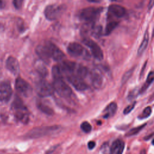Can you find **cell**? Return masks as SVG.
Listing matches in <instances>:
<instances>
[{
  "instance_id": "cell-1",
  "label": "cell",
  "mask_w": 154,
  "mask_h": 154,
  "mask_svg": "<svg viewBox=\"0 0 154 154\" xmlns=\"http://www.w3.org/2000/svg\"><path fill=\"white\" fill-rule=\"evenodd\" d=\"M61 130V127L58 125L36 127L28 131L25 136L28 138H38L57 134Z\"/></svg>"
},
{
  "instance_id": "cell-5",
  "label": "cell",
  "mask_w": 154,
  "mask_h": 154,
  "mask_svg": "<svg viewBox=\"0 0 154 154\" xmlns=\"http://www.w3.org/2000/svg\"><path fill=\"white\" fill-rule=\"evenodd\" d=\"M54 91L63 98H69L72 94L71 88L63 79H54L52 84Z\"/></svg>"
},
{
  "instance_id": "cell-12",
  "label": "cell",
  "mask_w": 154,
  "mask_h": 154,
  "mask_svg": "<svg viewBox=\"0 0 154 154\" xmlns=\"http://www.w3.org/2000/svg\"><path fill=\"white\" fill-rule=\"evenodd\" d=\"M66 79L76 90L84 91L88 87L87 84L84 81V80L76 76L69 75L66 76Z\"/></svg>"
},
{
  "instance_id": "cell-34",
  "label": "cell",
  "mask_w": 154,
  "mask_h": 154,
  "mask_svg": "<svg viewBox=\"0 0 154 154\" xmlns=\"http://www.w3.org/2000/svg\"><path fill=\"white\" fill-rule=\"evenodd\" d=\"M149 5V10H150V9H151V8L153 6V1H150Z\"/></svg>"
},
{
  "instance_id": "cell-21",
  "label": "cell",
  "mask_w": 154,
  "mask_h": 154,
  "mask_svg": "<svg viewBox=\"0 0 154 154\" xmlns=\"http://www.w3.org/2000/svg\"><path fill=\"white\" fill-rule=\"evenodd\" d=\"M153 79H154V74H153V72L152 71L148 74L146 82L144 84V85L141 88V89L139 90V94H143V93H144L146 91V90L148 88V87L153 82Z\"/></svg>"
},
{
  "instance_id": "cell-29",
  "label": "cell",
  "mask_w": 154,
  "mask_h": 154,
  "mask_svg": "<svg viewBox=\"0 0 154 154\" xmlns=\"http://www.w3.org/2000/svg\"><path fill=\"white\" fill-rule=\"evenodd\" d=\"M139 94V90H137V88L134 89L132 91H131L128 96V99L129 100H131L134 99L137 95Z\"/></svg>"
},
{
  "instance_id": "cell-33",
  "label": "cell",
  "mask_w": 154,
  "mask_h": 154,
  "mask_svg": "<svg viewBox=\"0 0 154 154\" xmlns=\"http://www.w3.org/2000/svg\"><path fill=\"white\" fill-rule=\"evenodd\" d=\"M5 6V1H2V0H0V9L4 8Z\"/></svg>"
},
{
  "instance_id": "cell-6",
  "label": "cell",
  "mask_w": 154,
  "mask_h": 154,
  "mask_svg": "<svg viewBox=\"0 0 154 154\" xmlns=\"http://www.w3.org/2000/svg\"><path fill=\"white\" fill-rule=\"evenodd\" d=\"M35 91L38 96L46 97L52 96L54 90L52 84L45 79H40L35 84Z\"/></svg>"
},
{
  "instance_id": "cell-9",
  "label": "cell",
  "mask_w": 154,
  "mask_h": 154,
  "mask_svg": "<svg viewBox=\"0 0 154 154\" xmlns=\"http://www.w3.org/2000/svg\"><path fill=\"white\" fill-rule=\"evenodd\" d=\"M83 43L88 47L90 49L92 55L98 60H102L103 57V54L100 47L92 39L85 37L82 40Z\"/></svg>"
},
{
  "instance_id": "cell-25",
  "label": "cell",
  "mask_w": 154,
  "mask_h": 154,
  "mask_svg": "<svg viewBox=\"0 0 154 154\" xmlns=\"http://www.w3.org/2000/svg\"><path fill=\"white\" fill-rule=\"evenodd\" d=\"M146 124H143V125H142L138 126H137V127H135V128H134L130 129V130L125 134V136H126V137H131V136L137 135V134H138V133L146 126Z\"/></svg>"
},
{
  "instance_id": "cell-18",
  "label": "cell",
  "mask_w": 154,
  "mask_h": 154,
  "mask_svg": "<svg viewBox=\"0 0 154 154\" xmlns=\"http://www.w3.org/2000/svg\"><path fill=\"white\" fill-rule=\"evenodd\" d=\"M117 109V106L116 103L114 102L110 103L103 111V113H104L103 116V118L108 119L110 117L113 116L116 114Z\"/></svg>"
},
{
  "instance_id": "cell-19",
  "label": "cell",
  "mask_w": 154,
  "mask_h": 154,
  "mask_svg": "<svg viewBox=\"0 0 154 154\" xmlns=\"http://www.w3.org/2000/svg\"><path fill=\"white\" fill-rule=\"evenodd\" d=\"M149 32L148 31L146 30L144 34V37H143V39L141 42V45H140L138 49V55H141L143 52L146 50L147 45H148V43H149Z\"/></svg>"
},
{
  "instance_id": "cell-8",
  "label": "cell",
  "mask_w": 154,
  "mask_h": 154,
  "mask_svg": "<svg viewBox=\"0 0 154 154\" xmlns=\"http://www.w3.org/2000/svg\"><path fill=\"white\" fill-rule=\"evenodd\" d=\"M15 87L18 93L24 97H30L32 94L33 89L31 85L21 78H17L16 79Z\"/></svg>"
},
{
  "instance_id": "cell-27",
  "label": "cell",
  "mask_w": 154,
  "mask_h": 154,
  "mask_svg": "<svg viewBox=\"0 0 154 154\" xmlns=\"http://www.w3.org/2000/svg\"><path fill=\"white\" fill-rule=\"evenodd\" d=\"M134 69H135V68L133 67V68H132L131 69L129 70L128 72H126L124 74V75H123V77H122V81H121V82H122V84H123L126 83V81L131 78V76H132V73H133V72H134Z\"/></svg>"
},
{
  "instance_id": "cell-10",
  "label": "cell",
  "mask_w": 154,
  "mask_h": 154,
  "mask_svg": "<svg viewBox=\"0 0 154 154\" xmlns=\"http://www.w3.org/2000/svg\"><path fill=\"white\" fill-rule=\"evenodd\" d=\"M45 44L48 50L51 58H52L56 61H60L65 57V54L54 43L51 42H47Z\"/></svg>"
},
{
  "instance_id": "cell-4",
  "label": "cell",
  "mask_w": 154,
  "mask_h": 154,
  "mask_svg": "<svg viewBox=\"0 0 154 154\" xmlns=\"http://www.w3.org/2000/svg\"><path fill=\"white\" fill-rule=\"evenodd\" d=\"M66 9L64 4H52L48 5L44 11L46 18L49 20H55L60 18Z\"/></svg>"
},
{
  "instance_id": "cell-13",
  "label": "cell",
  "mask_w": 154,
  "mask_h": 154,
  "mask_svg": "<svg viewBox=\"0 0 154 154\" xmlns=\"http://www.w3.org/2000/svg\"><path fill=\"white\" fill-rule=\"evenodd\" d=\"M35 53L37 56L40 58L43 63L48 64L50 62L51 57L49 56L48 50L45 45H38L35 48Z\"/></svg>"
},
{
  "instance_id": "cell-17",
  "label": "cell",
  "mask_w": 154,
  "mask_h": 154,
  "mask_svg": "<svg viewBox=\"0 0 154 154\" xmlns=\"http://www.w3.org/2000/svg\"><path fill=\"white\" fill-rule=\"evenodd\" d=\"M91 81L93 86L95 88H99L103 84V78L100 73L96 72H93L90 74Z\"/></svg>"
},
{
  "instance_id": "cell-20",
  "label": "cell",
  "mask_w": 154,
  "mask_h": 154,
  "mask_svg": "<svg viewBox=\"0 0 154 154\" xmlns=\"http://www.w3.org/2000/svg\"><path fill=\"white\" fill-rule=\"evenodd\" d=\"M37 106L42 112L45 113V114L52 116L54 113L53 109L51 106L41 102H37Z\"/></svg>"
},
{
  "instance_id": "cell-31",
  "label": "cell",
  "mask_w": 154,
  "mask_h": 154,
  "mask_svg": "<svg viewBox=\"0 0 154 154\" xmlns=\"http://www.w3.org/2000/svg\"><path fill=\"white\" fill-rule=\"evenodd\" d=\"M22 2L23 1H20V0H14L13 1V5L14 6V7L17 9H20L22 7Z\"/></svg>"
},
{
  "instance_id": "cell-24",
  "label": "cell",
  "mask_w": 154,
  "mask_h": 154,
  "mask_svg": "<svg viewBox=\"0 0 154 154\" xmlns=\"http://www.w3.org/2000/svg\"><path fill=\"white\" fill-rule=\"evenodd\" d=\"M35 69L37 72L43 78L46 77L48 75V71L46 69V67L44 66L43 64L37 63L35 65Z\"/></svg>"
},
{
  "instance_id": "cell-16",
  "label": "cell",
  "mask_w": 154,
  "mask_h": 154,
  "mask_svg": "<svg viewBox=\"0 0 154 154\" xmlns=\"http://www.w3.org/2000/svg\"><path fill=\"white\" fill-rule=\"evenodd\" d=\"M108 11L117 17H122L125 15L126 9L119 4H111L108 7Z\"/></svg>"
},
{
  "instance_id": "cell-2",
  "label": "cell",
  "mask_w": 154,
  "mask_h": 154,
  "mask_svg": "<svg viewBox=\"0 0 154 154\" xmlns=\"http://www.w3.org/2000/svg\"><path fill=\"white\" fill-rule=\"evenodd\" d=\"M12 109L16 118L22 122L27 123L29 120V114L26 107L23 104L22 100L16 97L12 103Z\"/></svg>"
},
{
  "instance_id": "cell-23",
  "label": "cell",
  "mask_w": 154,
  "mask_h": 154,
  "mask_svg": "<svg viewBox=\"0 0 154 154\" xmlns=\"http://www.w3.org/2000/svg\"><path fill=\"white\" fill-rule=\"evenodd\" d=\"M119 25V22L117 21H111L107 23L105 29V35H109L110 34L113 30L117 26Z\"/></svg>"
},
{
  "instance_id": "cell-30",
  "label": "cell",
  "mask_w": 154,
  "mask_h": 154,
  "mask_svg": "<svg viewBox=\"0 0 154 154\" xmlns=\"http://www.w3.org/2000/svg\"><path fill=\"white\" fill-rule=\"evenodd\" d=\"M135 104H136V102H134L132 104L126 106L123 110V114L126 115V114H128L129 113H130L132 111V109L134 108Z\"/></svg>"
},
{
  "instance_id": "cell-26",
  "label": "cell",
  "mask_w": 154,
  "mask_h": 154,
  "mask_svg": "<svg viewBox=\"0 0 154 154\" xmlns=\"http://www.w3.org/2000/svg\"><path fill=\"white\" fill-rule=\"evenodd\" d=\"M152 108L149 106L146 107L143 111H142V112L138 116V118L140 120H142V119H146L147 117H149L151 113H152Z\"/></svg>"
},
{
  "instance_id": "cell-3",
  "label": "cell",
  "mask_w": 154,
  "mask_h": 154,
  "mask_svg": "<svg viewBox=\"0 0 154 154\" xmlns=\"http://www.w3.org/2000/svg\"><path fill=\"white\" fill-rule=\"evenodd\" d=\"M102 11V7H86L81 10L79 13V17L86 23H94L99 17Z\"/></svg>"
},
{
  "instance_id": "cell-35",
  "label": "cell",
  "mask_w": 154,
  "mask_h": 154,
  "mask_svg": "<svg viewBox=\"0 0 154 154\" xmlns=\"http://www.w3.org/2000/svg\"><path fill=\"white\" fill-rule=\"evenodd\" d=\"M88 2H91V3H99V2H100V1H93V0H88L87 1Z\"/></svg>"
},
{
  "instance_id": "cell-22",
  "label": "cell",
  "mask_w": 154,
  "mask_h": 154,
  "mask_svg": "<svg viewBox=\"0 0 154 154\" xmlns=\"http://www.w3.org/2000/svg\"><path fill=\"white\" fill-rule=\"evenodd\" d=\"M52 74L54 79H63V75L59 65H54L52 68Z\"/></svg>"
},
{
  "instance_id": "cell-32",
  "label": "cell",
  "mask_w": 154,
  "mask_h": 154,
  "mask_svg": "<svg viewBox=\"0 0 154 154\" xmlns=\"http://www.w3.org/2000/svg\"><path fill=\"white\" fill-rule=\"evenodd\" d=\"M96 146V143L93 141H90L88 143V147L89 149H93Z\"/></svg>"
},
{
  "instance_id": "cell-28",
  "label": "cell",
  "mask_w": 154,
  "mask_h": 154,
  "mask_svg": "<svg viewBox=\"0 0 154 154\" xmlns=\"http://www.w3.org/2000/svg\"><path fill=\"white\" fill-rule=\"evenodd\" d=\"M81 129L85 133H88L91 131V125L88 122H83L81 125Z\"/></svg>"
},
{
  "instance_id": "cell-7",
  "label": "cell",
  "mask_w": 154,
  "mask_h": 154,
  "mask_svg": "<svg viewBox=\"0 0 154 154\" xmlns=\"http://www.w3.org/2000/svg\"><path fill=\"white\" fill-rule=\"evenodd\" d=\"M67 53L73 57L88 58L89 54L88 51L79 43L76 42L70 43L67 47Z\"/></svg>"
},
{
  "instance_id": "cell-11",
  "label": "cell",
  "mask_w": 154,
  "mask_h": 154,
  "mask_svg": "<svg viewBox=\"0 0 154 154\" xmlns=\"http://www.w3.org/2000/svg\"><path fill=\"white\" fill-rule=\"evenodd\" d=\"M12 93L10 84L7 81H0V101L9 100Z\"/></svg>"
},
{
  "instance_id": "cell-15",
  "label": "cell",
  "mask_w": 154,
  "mask_h": 154,
  "mask_svg": "<svg viewBox=\"0 0 154 154\" xmlns=\"http://www.w3.org/2000/svg\"><path fill=\"white\" fill-rule=\"evenodd\" d=\"M125 149V143L120 139L116 140L110 147V154H122Z\"/></svg>"
},
{
  "instance_id": "cell-14",
  "label": "cell",
  "mask_w": 154,
  "mask_h": 154,
  "mask_svg": "<svg viewBox=\"0 0 154 154\" xmlns=\"http://www.w3.org/2000/svg\"><path fill=\"white\" fill-rule=\"evenodd\" d=\"M7 69L13 74L16 75L20 71L19 63L17 60L13 57H9L6 61Z\"/></svg>"
}]
</instances>
